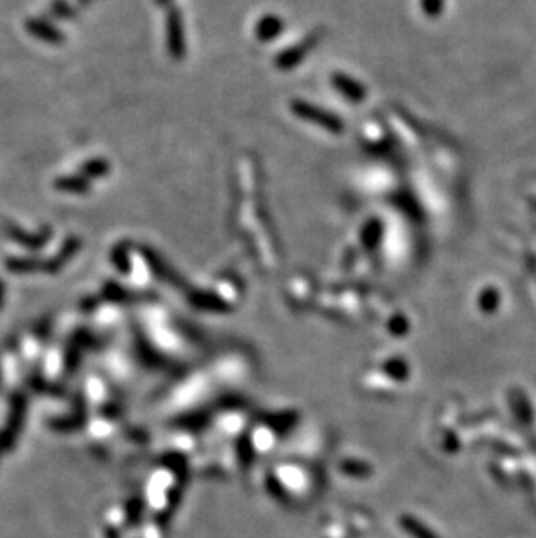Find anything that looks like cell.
Here are the masks:
<instances>
[{"label": "cell", "mask_w": 536, "mask_h": 538, "mask_svg": "<svg viewBox=\"0 0 536 538\" xmlns=\"http://www.w3.org/2000/svg\"><path fill=\"white\" fill-rule=\"evenodd\" d=\"M26 407H29V402H26V397L23 394H14L11 397L6 425L0 430V455L14 448L16 441H18L19 434L23 430V425H25Z\"/></svg>", "instance_id": "1"}, {"label": "cell", "mask_w": 536, "mask_h": 538, "mask_svg": "<svg viewBox=\"0 0 536 538\" xmlns=\"http://www.w3.org/2000/svg\"><path fill=\"white\" fill-rule=\"evenodd\" d=\"M7 235H9L14 243H18L19 246L29 248V249H41L51 240V228L46 227V228H42V232H38V233H29V232L21 230L19 227L9 225V227H7Z\"/></svg>", "instance_id": "2"}, {"label": "cell", "mask_w": 536, "mask_h": 538, "mask_svg": "<svg viewBox=\"0 0 536 538\" xmlns=\"http://www.w3.org/2000/svg\"><path fill=\"white\" fill-rule=\"evenodd\" d=\"M25 29L30 35H34L35 39H38V41H42V42H47V44L58 46V44H61L63 39H65V35H63L60 30L54 29L51 23L44 21V19L30 18L29 21L25 23Z\"/></svg>", "instance_id": "3"}, {"label": "cell", "mask_w": 536, "mask_h": 538, "mask_svg": "<svg viewBox=\"0 0 536 538\" xmlns=\"http://www.w3.org/2000/svg\"><path fill=\"white\" fill-rule=\"evenodd\" d=\"M78 249H81V240L77 239V237H68V239L65 240V244H63V248L60 249V253H58L56 256H54L53 260H49L46 265V272H51V274H54V272H58L60 268L65 265L68 260H72L75 255L78 253Z\"/></svg>", "instance_id": "4"}, {"label": "cell", "mask_w": 536, "mask_h": 538, "mask_svg": "<svg viewBox=\"0 0 536 538\" xmlns=\"http://www.w3.org/2000/svg\"><path fill=\"white\" fill-rule=\"evenodd\" d=\"M54 188L60 190V192H65V193L84 196V193H88L91 190V181L82 175H77V176L68 175V176L56 178V181H54Z\"/></svg>", "instance_id": "5"}, {"label": "cell", "mask_w": 536, "mask_h": 538, "mask_svg": "<svg viewBox=\"0 0 536 538\" xmlns=\"http://www.w3.org/2000/svg\"><path fill=\"white\" fill-rule=\"evenodd\" d=\"M46 260L26 258V256H14L6 262V268L13 274H31V272H46Z\"/></svg>", "instance_id": "6"}, {"label": "cell", "mask_w": 536, "mask_h": 538, "mask_svg": "<svg viewBox=\"0 0 536 538\" xmlns=\"http://www.w3.org/2000/svg\"><path fill=\"white\" fill-rule=\"evenodd\" d=\"M110 169H112V166H110V162L106 159H91L88 162H84L81 168V175L84 178H88V180H100V178H105L110 175Z\"/></svg>", "instance_id": "7"}, {"label": "cell", "mask_w": 536, "mask_h": 538, "mask_svg": "<svg viewBox=\"0 0 536 538\" xmlns=\"http://www.w3.org/2000/svg\"><path fill=\"white\" fill-rule=\"evenodd\" d=\"M112 265L115 270H119L120 274H128L131 270V258H129V246L125 243L115 244L112 249V255H110Z\"/></svg>", "instance_id": "8"}, {"label": "cell", "mask_w": 536, "mask_h": 538, "mask_svg": "<svg viewBox=\"0 0 536 538\" xmlns=\"http://www.w3.org/2000/svg\"><path fill=\"white\" fill-rule=\"evenodd\" d=\"M168 26H169V42H171V49L175 51V53H178V49H180V19H178V14L172 13L171 16H169Z\"/></svg>", "instance_id": "9"}, {"label": "cell", "mask_w": 536, "mask_h": 538, "mask_svg": "<svg viewBox=\"0 0 536 538\" xmlns=\"http://www.w3.org/2000/svg\"><path fill=\"white\" fill-rule=\"evenodd\" d=\"M96 303L98 302L94 298H88L82 302V308H84V310H94V308H96Z\"/></svg>", "instance_id": "10"}, {"label": "cell", "mask_w": 536, "mask_h": 538, "mask_svg": "<svg viewBox=\"0 0 536 538\" xmlns=\"http://www.w3.org/2000/svg\"><path fill=\"white\" fill-rule=\"evenodd\" d=\"M4 300H6V284L0 280V308L4 305Z\"/></svg>", "instance_id": "11"}, {"label": "cell", "mask_w": 536, "mask_h": 538, "mask_svg": "<svg viewBox=\"0 0 536 538\" xmlns=\"http://www.w3.org/2000/svg\"><path fill=\"white\" fill-rule=\"evenodd\" d=\"M155 2L157 4H165V2H168V0H155Z\"/></svg>", "instance_id": "12"}]
</instances>
